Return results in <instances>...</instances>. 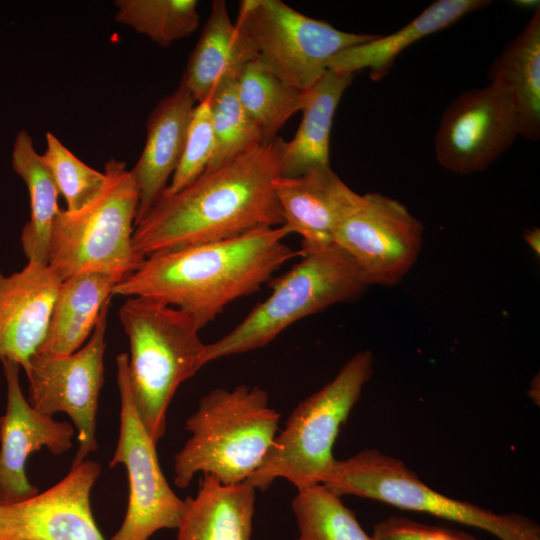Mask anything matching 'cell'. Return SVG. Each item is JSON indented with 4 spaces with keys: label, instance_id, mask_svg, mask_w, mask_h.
<instances>
[{
    "label": "cell",
    "instance_id": "cell-21",
    "mask_svg": "<svg viewBox=\"0 0 540 540\" xmlns=\"http://www.w3.org/2000/svg\"><path fill=\"white\" fill-rule=\"evenodd\" d=\"M255 500L246 482L227 485L203 475L197 494L184 499L177 540H250Z\"/></svg>",
    "mask_w": 540,
    "mask_h": 540
},
{
    "label": "cell",
    "instance_id": "cell-17",
    "mask_svg": "<svg viewBox=\"0 0 540 540\" xmlns=\"http://www.w3.org/2000/svg\"><path fill=\"white\" fill-rule=\"evenodd\" d=\"M275 191L283 226L302 238L301 255L334 245L338 224L358 195L330 166L297 177L280 176Z\"/></svg>",
    "mask_w": 540,
    "mask_h": 540
},
{
    "label": "cell",
    "instance_id": "cell-20",
    "mask_svg": "<svg viewBox=\"0 0 540 540\" xmlns=\"http://www.w3.org/2000/svg\"><path fill=\"white\" fill-rule=\"evenodd\" d=\"M490 3L487 0H437L394 33L376 35L367 42L339 52L329 60L327 69L347 74L368 69L370 77L378 81L387 75L396 58L412 44L450 27Z\"/></svg>",
    "mask_w": 540,
    "mask_h": 540
},
{
    "label": "cell",
    "instance_id": "cell-8",
    "mask_svg": "<svg viewBox=\"0 0 540 540\" xmlns=\"http://www.w3.org/2000/svg\"><path fill=\"white\" fill-rule=\"evenodd\" d=\"M338 496L372 499L482 529L500 540H540L536 523L518 514H496L435 491L396 457L375 448L335 460L321 482Z\"/></svg>",
    "mask_w": 540,
    "mask_h": 540
},
{
    "label": "cell",
    "instance_id": "cell-28",
    "mask_svg": "<svg viewBox=\"0 0 540 540\" xmlns=\"http://www.w3.org/2000/svg\"><path fill=\"white\" fill-rule=\"evenodd\" d=\"M115 20L162 47L186 38L199 26L196 0H117Z\"/></svg>",
    "mask_w": 540,
    "mask_h": 540
},
{
    "label": "cell",
    "instance_id": "cell-32",
    "mask_svg": "<svg viewBox=\"0 0 540 540\" xmlns=\"http://www.w3.org/2000/svg\"><path fill=\"white\" fill-rule=\"evenodd\" d=\"M373 540H481L468 532L429 525L404 516H390L375 524Z\"/></svg>",
    "mask_w": 540,
    "mask_h": 540
},
{
    "label": "cell",
    "instance_id": "cell-12",
    "mask_svg": "<svg viewBox=\"0 0 540 540\" xmlns=\"http://www.w3.org/2000/svg\"><path fill=\"white\" fill-rule=\"evenodd\" d=\"M423 224L399 201L378 192L358 194L340 220L334 244L370 285L394 286L415 264Z\"/></svg>",
    "mask_w": 540,
    "mask_h": 540
},
{
    "label": "cell",
    "instance_id": "cell-16",
    "mask_svg": "<svg viewBox=\"0 0 540 540\" xmlns=\"http://www.w3.org/2000/svg\"><path fill=\"white\" fill-rule=\"evenodd\" d=\"M62 280L48 264L28 261L18 272L0 270V362L26 373L45 340Z\"/></svg>",
    "mask_w": 540,
    "mask_h": 540
},
{
    "label": "cell",
    "instance_id": "cell-19",
    "mask_svg": "<svg viewBox=\"0 0 540 540\" xmlns=\"http://www.w3.org/2000/svg\"><path fill=\"white\" fill-rule=\"evenodd\" d=\"M256 60L254 45L231 21L225 1L215 0L180 83L200 103L221 84L237 81L246 66Z\"/></svg>",
    "mask_w": 540,
    "mask_h": 540
},
{
    "label": "cell",
    "instance_id": "cell-5",
    "mask_svg": "<svg viewBox=\"0 0 540 540\" xmlns=\"http://www.w3.org/2000/svg\"><path fill=\"white\" fill-rule=\"evenodd\" d=\"M269 285L272 291L265 300L223 337L206 344L204 365L262 348L297 321L354 301L369 286L352 258L335 244L301 255Z\"/></svg>",
    "mask_w": 540,
    "mask_h": 540
},
{
    "label": "cell",
    "instance_id": "cell-24",
    "mask_svg": "<svg viewBox=\"0 0 540 540\" xmlns=\"http://www.w3.org/2000/svg\"><path fill=\"white\" fill-rule=\"evenodd\" d=\"M353 78L354 74L328 70L307 91L299 128L293 139L285 143L282 177H297L312 169L330 166V134L334 116Z\"/></svg>",
    "mask_w": 540,
    "mask_h": 540
},
{
    "label": "cell",
    "instance_id": "cell-33",
    "mask_svg": "<svg viewBox=\"0 0 540 540\" xmlns=\"http://www.w3.org/2000/svg\"><path fill=\"white\" fill-rule=\"evenodd\" d=\"M525 241L531 247L535 254L540 253V230L539 228H532L525 233Z\"/></svg>",
    "mask_w": 540,
    "mask_h": 540
},
{
    "label": "cell",
    "instance_id": "cell-22",
    "mask_svg": "<svg viewBox=\"0 0 540 540\" xmlns=\"http://www.w3.org/2000/svg\"><path fill=\"white\" fill-rule=\"evenodd\" d=\"M119 280L86 272L62 281L44 342L36 353L65 356L79 350L92 334Z\"/></svg>",
    "mask_w": 540,
    "mask_h": 540
},
{
    "label": "cell",
    "instance_id": "cell-25",
    "mask_svg": "<svg viewBox=\"0 0 540 540\" xmlns=\"http://www.w3.org/2000/svg\"><path fill=\"white\" fill-rule=\"evenodd\" d=\"M12 167L25 182L30 197V220L21 233V244L28 261L48 264L52 226L58 207L55 181L32 143L28 132H18L13 150Z\"/></svg>",
    "mask_w": 540,
    "mask_h": 540
},
{
    "label": "cell",
    "instance_id": "cell-30",
    "mask_svg": "<svg viewBox=\"0 0 540 540\" xmlns=\"http://www.w3.org/2000/svg\"><path fill=\"white\" fill-rule=\"evenodd\" d=\"M46 143L41 157L66 201V210L77 211L99 194L106 175L82 162L51 132L46 134Z\"/></svg>",
    "mask_w": 540,
    "mask_h": 540
},
{
    "label": "cell",
    "instance_id": "cell-7",
    "mask_svg": "<svg viewBox=\"0 0 540 540\" xmlns=\"http://www.w3.org/2000/svg\"><path fill=\"white\" fill-rule=\"evenodd\" d=\"M99 194L77 211L60 209L51 231L49 267L63 281L96 272L123 280L144 260L132 244L138 190L126 164L110 159Z\"/></svg>",
    "mask_w": 540,
    "mask_h": 540
},
{
    "label": "cell",
    "instance_id": "cell-11",
    "mask_svg": "<svg viewBox=\"0 0 540 540\" xmlns=\"http://www.w3.org/2000/svg\"><path fill=\"white\" fill-rule=\"evenodd\" d=\"M110 302L100 313L84 346L72 354L53 356L35 353L25 373L29 382V404L52 416L65 412L77 431L79 447L72 467L97 450L96 414L104 383L105 333Z\"/></svg>",
    "mask_w": 540,
    "mask_h": 540
},
{
    "label": "cell",
    "instance_id": "cell-18",
    "mask_svg": "<svg viewBox=\"0 0 540 540\" xmlns=\"http://www.w3.org/2000/svg\"><path fill=\"white\" fill-rule=\"evenodd\" d=\"M195 102L189 90L180 83L158 102L147 119L145 145L130 170L138 190L135 224L162 196L179 165Z\"/></svg>",
    "mask_w": 540,
    "mask_h": 540
},
{
    "label": "cell",
    "instance_id": "cell-27",
    "mask_svg": "<svg viewBox=\"0 0 540 540\" xmlns=\"http://www.w3.org/2000/svg\"><path fill=\"white\" fill-rule=\"evenodd\" d=\"M292 510L297 540H373L341 497L322 484L297 489Z\"/></svg>",
    "mask_w": 540,
    "mask_h": 540
},
{
    "label": "cell",
    "instance_id": "cell-9",
    "mask_svg": "<svg viewBox=\"0 0 540 540\" xmlns=\"http://www.w3.org/2000/svg\"><path fill=\"white\" fill-rule=\"evenodd\" d=\"M236 25L249 37L257 61L287 86L310 90L339 52L374 38L339 30L280 0H243Z\"/></svg>",
    "mask_w": 540,
    "mask_h": 540
},
{
    "label": "cell",
    "instance_id": "cell-29",
    "mask_svg": "<svg viewBox=\"0 0 540 540\" xmlns=\"http://www.w3.org/2000/svg\"><path fill=\"white\" fill-rule=\"evenodd\" d=\"M207 100L211 109L215 148L206 170L220 167L267 143L239 100L237 81L221 84Z\"/></svg>",
    "mask_w": 540,
    "mask_h": 540
},
{
    "label": "cell",
    "instance_id": "cell-6",
    "mask_svg": "<svg viewBox=\"0 0 540 540\" xmlns=\"http://www.w3.org/2000/svg\"><path fill=\"white\" fill-rule=\"evenodd\" d=\"M372 373V352L354 354L330 382L297 404L245 482L261 491L278 478L296 489L321 484L336 460L332 450L339 431Z\"/></svg>",
    "mask_w": 540,
    "mask_h": 540
},
{
    "label": "cell",
    "instance_id": "cell-26",
    "mask_svg": "<svg viewBox=\"0 0 540 540\" xmlns=\"http://www.w3.org/2000/svg\"><path fill=\"white\" fill-rule=\"evenodd\" d=\"M237 94L265 141L269 142L277 137V132L292 115L302 110L307 91L287 86L256 60L248 64L238 78Z\"/></svg>",
    "mask_w": 540,
    "mask_h": 540
},
{
    "label": "cell",
    "instance_id": "cell-34",
    "mask_svg": "<svg viewBox=\"0 0 540 540\" xmlns=\"http://www.w3.org/2000/svg\"><path fill=\"white\" fill-rule=\"evenodd\" d=\"M518 5L520 6H524V7H538L539 6V2L538 1H517Z\"/></svg>",
    "mask_w": 540,
    "mask_h": 540
},
{
    "label": "cell",
    "instance_id": "cell-3",
    "mask_svg": "<svg viewBox=\"0 0 540 540\" xmlns=\"http://www.w3.org/2000/svg\"><path fill=\"white\" fill-rule=\"evenodd\" d=\"M280 417L259 386L212 389L185 422L191 435L174 457V484L185 489L197 473L227 485L245 482L271 447Z\"/></svg>",
    "mask_w": 540,
    "mask_h": 540
},
{
    "label": "cell",
    "instance_id": "cell-2",
    "mask_svg": "<svg viewBox=\"0 0 540 540\" xmlns=\"http://www.w3.org/2000/svg\"><path fill=\"white\" fill-rule=\"evenodd\" d=\"M282 225L152 254L117 283L113 295L143 297L190 315L202 329L233 301L257 292L291 259Z\"/></svg>",
    "mask_w": 540,
    "mask_h": 540
},
{
    "label": "cell",
    "instance_id": "cell-31",
    "mask_svg": "<svg viewBox=\"0 0 540 540\" xmlns=\"http://www.w3.org/2000/svg\"><path fill=\"white\" fill-rule=\"evenodd\" d=\"M214 148L211 109L206 100L194 107L181 160L164 193L178 192L198 178L207 169Z\"/></svg>",
    "mask_w": 540,
    "mask_h": 540
},
{
    "label": "cell",
    "instance_id": "cell-23",
    "mask_svg": "<svg viewBox=\"0 0 540 540\" xmlns=\"http://www.w3.org/2000/svg\"><path fill=\"white\" fill-rule=\"evenodd\" d=\"M491 83L504 89L518 115L520 136L540 137V8L495 58L488 71Z\"/></svg>",
    "mask_w": 540,
    "mask_h": 540
},
{
    "label": "cell",
    "instance_id": "cell-13",
    "mask_svg": "<svg viewBox=\"0 0 540 540\" xmlns=\"http://www.w3.org/2000/svg\"><path fill=\"white\" fill-rule=\"evenodd\" d=\"M520 136L507 92L491 83L459 94L442 114L435 155L446 170L468 175L488 169Z\"/></svg>",
    "mask_w": 540,
    "mask_h": 540
},
{
    "label": "cell",
    "instance_id": "cell-10",
    "mask_svg": "<svg viewBox=\"0 0 540 540\" xmlns=\"http://www.w3.org/2000/svg\"><path fill=\"white\" fill-rule=\"evenodd\" d=\"M128 354L116 357L120 433L110 466L127 470L129 497L123 522L110 540H148L161 529H177L184 510L168 484L151 438L136 410L128 380Z\"/></svg>",
    "mask_w": 540,
    "mask_h": 540
},
{
    "label": "cell",
    "instance_id": "cell-15",
    "mask_svg": "<svg viewBox=\"0 0 540 540\" xmlns=\"http://www.w3.org/2000/svg\"><path fill=\"white\" fill-rule=\"evenodd\" d=\"M2 364L7 405L0 419V501L16 502L39 493L25 473L29 456L45 447L55 455L63 454L72 446L75 428L35 410L22 392L20 366L11 361Z\"/></svg>",
    "mask_w": 540,
    "mask_h": 540
},
{
    "label": "cell",
    "instance_id": "cell-4",
    "mask_svg": "<svg viewBox=\"0 0 540 540\" xmlns=\"http://www.w3.org/2000/svg\"><path fill=\"white\" fill-rule=\"evenodd\" d=\"M128 337L132 398L151 438L166 431V414L178 387L204 365L206 344L187 313L143 297H128L119 309Z\"/></svg>",
    "mask_w": 540,
    "mask_h": 540
},
{
    "label": "cell",
    "instance_id": "cell-1",
    "mask_svg": "<svg viewBox=\"0 0 540 540\" xmlns=\"http://www.w3.org/2000/svg\"><path fill=\"white\" fill-rule=\"evenodd\" d=\"M281 137L162 196L135 224L132 244L142 258L241 236L284 223L275 191L285 149Z\"/></svg>",
    "mask_w": 540,
    "mask_h": 540
},
{
    "label": "cell",
    "instance_id": "cell-14",
    "mask_svg": "<svg viewBox=\"0 0 540 540\" xmlns=\"http://www.w3.org/2000/svg\"><path fill=\"white\" fill-rule=\"evenodd\" d=\"M100 472L99 463L84 461L43 493L0 501V540H105L90 504Z\"/></svg>",
    "mask_w": 540,
    "mask_h": 540
}]
</instances>
